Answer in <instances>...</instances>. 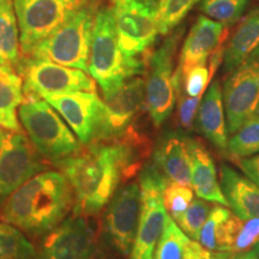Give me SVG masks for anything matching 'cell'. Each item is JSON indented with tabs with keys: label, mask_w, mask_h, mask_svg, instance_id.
Here are the masks:
<instances>
[{
	"label": "cell",
	"mask_w": 259,
	"mask_h": 259,
	"mask_svg": "<svg viewBox=\"0 0 259 259\" xmlns=\"http://www.w3.org/2000/svg\"><path fill=\"white\" fill-rule=\"evenodd\" d=\"M56 166L70 183L77 212L95 215L136 169V156L126 142L99 141L56 162Z\"/></svg>",
	"instance_id": "cell-1"
},
{
	"label": "cell",
	"mask_w": 259,
	"mask_h": 259,
	"mask_svg": "<svg viewBox=\"0 0 259 259\" xmlns=\"http://www.w3.org/2000/svg\"><path fill=\"white\" fill-rule=\"evenodd\" d=\"M72 203V189L61 171H40L10 194L0 216L32 236L46 235L64 221Z\"/></svg>",
	"instance_id": "cell-2"
},
{
	"label": "cell",
	"mask_w": 259,
	"mask_h": 259,
	"mask_svg": "<svg viewBox=\"0 0 259 259\" xmlns=\"http://www.w3.org/2000/svg\"><path fill=\"white\" fill-rule=\"evenodd\" d=\"M144 71V61L127 58L119 47L111 9L99 10L94 25L88 73L99 84L102 93L112 92L125 80Z\"/></svg>",
	"instance_id": "cell-3"
},
{
	"label": "cell",
	"mask_w": 259,
	"mask_h": 259,
	"mask_svg": "<svg viewBox=\"0 0 259 259\" xmlns=\"http://www.w3.org/2000/svg\"><path fill=\"white\" fill-rule=\"evenodd\" d=\"M96 6L87 0L65 23L35 47L30 56L88 72Z\"/></svg>",
	"instance_id": "cell-4"
},
{
	"label": "cell",
	"mask_w": 259,
	"mask_h": 259,
	"mask_svg": "<svg viewBox=\"0 0 259 259\" xmlns=\"http://www.w3.org/2000/svg\"><path fill=\"white\" fill-rule=\"evenodd\" d=\"M18 118L35 149L54 163L80 149L79 139L46 100L29 97L19 106Z\"/></svg>",
	"instance_id": "cell-5"
},
{
	"label": "cell",
	"mask_w": 259,
	"mask_h": 259,
	"mask_svg": "<svg viewBox=\"0 0 259 259\" xmlns=\"http://www.w3.org/2000/svg\"><path fill=\"white\" fill-rule=\"evenodd\" d=\"M119 47L127 58L139 59L158 35V0H111Z\"/></svg>",
	"instance_id": "cell-6"
},
{
	"label": "cell",
	"mask_w": 259,
	"mask_h": 259,
	"mask_svg": "<svg viewBox=\"0 0 259 259\" xmlns=\"http://www.w3.org/2000/svg\"><path fill=\"white\" fill-rule=\"evenodd\" d=\"M169 183L156 168L149 166L139 178L141 212L137 233L128 259H153L157 241L163 232L167 210L163 203V191Z\"/></svg>",
	"instance_id": "cell-7"
},
{
	"label": "cell",
	"mask_w": 259,
	"mask_h": 259,
	"mask_svg": "<svg viewBox=\"0 0 259 259\" xmlns=\"http://www.w3.org/2000/svg\"><path fill=\"white\" fill-rule=\"evenodd\" d=\"M183 30H177L148 59L145 78V108L155 126L167 121L177 101L174 57Z\"/></svg>",
	"instance_id": "cell-8"
},
{
	"label": "cell",
	"mask_w": 259,
	"mask_h": 259,
	"mask_svg": "<svg viewBox=\"0 0 259 259\" xmlns=\"http://www.w3.org/2000/svg\"><path fill=\"white\" fill-rule=\"evenodd\" d=\"M87 0H14L24 57L57 30Z\"/></svg>",
	"instance_id": "cell-9"
},
{
	"label": "cell",
	"mask_w": 259,
	"mask_h": 259,
	"mask_svg": "<svg viewBox=\"0 0 259 259\" xmlns=\"http://www.w3.org/2000/svg\"><path fill=\"white\" fill-rule=\"evenodd\" d=\"M29 97H45L76 92H95L96 84L84 71L47 59L25 57L18 67Z\"/></svg>",
	"instance_id": "cell-10"
},
{
	"label": "cell",
	"mask_w": 259,
	"mask_h": 259,
	"mask_svg": "<svg viewBox=\"0 0 259 259\" xmlns=\"http://www.w3.org/2000/svg\"><path fill=\"white\" fill-rule=\"evenodd\" d=\"M222 94L227 130L233 135L259 112V47L227 76Z\"/></svg>",
	"instance_id": "cell-11"
},
{
	"label": "cell",
	"mask_w": 259,
	"mask_h": 259,
	"mask_svg": "<svg viewBox=\"0 0 259 259\" xmlns=\"http://www.w3.org/2000/svg\"><path fill=\"white\" fill-rule=\"evenodd\" d=\"M84 145L106 139L105 102L95 92H76L45 97Z\"/></svg>",
	"instance_id": "cell-12"
},
{
	"label": "cell",
	"mask_w": 259,
	"mask_h": 259,
	"mask_svg": "<svg viewBox=\"0 0 259 259\" xmlns=\"http://www.w3.org/2000/svg\"><path fill=\"white\" fill-rule=\"evenodd\" d=\"M40 155L23 132L4 135L0 142V203L46 168Z\"/></svg>",
	"instance_id": "cell-13"
},
{
	"label": "cell",
	"mask_w": 259,
	"mask_h": 259,
	"mask_svg": "<svg viewBox=\"0 0 259 259\" xmlns=\"http://www.w3.org/2000/svg\"><path fill=\"white\" fill-rule=\"evenodd\" d=\"M105 234L107 240L122 257H128L137 233L141 212V186L130 183L115 191L107 204Z\"/></svg>",
	"instance_id": "cell-14"
},
{
	"label": "cell",
	"mask_w": 259,
	"mask_h": 259,
	"mask_svg": "<svg viewBox=\"0 0 259 259\" xmlns=\"http://www.w3.org/2000/svg\"><path fill=\"white\" fill-rule=\"evenodd\" d=\"M95 245V229L77 212L45 235L36 250V259H90Z\"/></svg>",
	"instance_id": "cell-15"
},
{
	"label": "cell",
	"mask_w": 259,
	"mask_h": 259,
	"mask_svg": "<svg viewBox=\"0 0 259 259\" xmlns=\"http://www.w3.org/2000/svg\"><path fill=\"white\" fill-rule=\"evenodd\" d=\"M228 27L206 16H199L184 41L179 61L174 71V83H178L187 71L199 64H206L211 54L228 37Z\"/></svg>",
	"instance_id": "cell-16"
},
{
	"label": "cell",
	"mask_w": 259,
	"mask_h": 259,
	"mask_svg": "<svg viewBox=\"0 0 259 259\" xmlns=\"http://www.w3.org/2000/svg\"><path fill=\"white\" fill-rule=\"evenodd\" d=\"M106 105V141L121 136L145 106V83L135 76L112 92L103 94Z\"/></svg>",
	"instance_id": "cell-17"
},
{
	"label": "cell",
	"mask_w": 259,
	"mask_h": 259,
	"mask_svg": "<svg viewBox=\"0 0 259 259\" xmlns=\"http://www.w3.org/2000/svg\"><path fill=\"white\" fill-rule=\"evenodd\" d=\"M225 113L222 89L216 79L209 84L196 118L200 134L221 151H226L228 148V130Z\"/></svg>",
	"instance_id": "cell-18"
},
{
	"label": "cell",
	"mask_w": 259,
	"mask_h": 259,
	"mask_svg": "<svg viewBox=\"0 0 259 259\" xmlns=\"http://www.w3.org/2000/svg\"><path fill=\"white\" fill-rule=\"evenodd\" d=\"M154 167L169 183L191 186L190 139L174 134L162 139L154 153Z\"/></svg>",
	"instance_id": "cell-19"
},
{
	"label": "cell",
	"mask_w": 259,
	"mask_h": 259,
	"mask_svg": "<svg viewBox=\"0 0 259 259\" xmlns=\"http://www.w3.org/2000/svg\"><path fill=\"white\" fill-rule=\"evenodd\" d=\"M220 184L228 205L242 221L259 216V186L227 164L220 168Z\"/></svg>",
	"instance_id": "cell-20"
},
{
	"label": "cell",
	"mask_w": 259,
	"mask_h": 259,
	"mask_svg": "<svg viewBox=\"0 0 259 259\" xmlns=\"http://www.w3.org/2000/svg\"><path fill=\"white\" fill-rule=\"evenodd\" d=\"M191 187L199 198L229 206L221 189L215 162L209 151L197 141L190 139Z\"/></svg>",
	"instance_id": "cell-21"
},
{
	"label": "cell",
	"mask_w": 259,
	"mask_h": 259,
	"mask_svg": "<svg viewBox=\"0 0 259 259\" xmlns=\"http://www.w3.org/2000/svg\"><path fill=\"white\" fill-rule=\"evenodd\" d=\"M242 223L241 219L223 205L213 206L200 229L198 242L209 251L232 253Z\"/></svg>",
	"instance_id": "cell-22"
},
{
	"label": "cell",
	"mask_w": 259,
	"mask_h": 259,
	"mask_svg": "<svg viewBox=\"0 0 259 259\" xmlns=\"http://www.w3.org/2000/svg\"><path fill=\"white\" fill-rule=\"evenodd\" d=\"M213 254L215 252L209 251L186 235L177 222L167 215L153 259H212Z\"/></svg>",
	"instance_id": "cell-23"
},
{
	"label": "cell",
	"mask_w": 259,
	"mask_h": 259,
	"mask_svg": "<svg viewBox=\"0 0 259 259\" xmlns=\"http://www.w3.org/2000/svg\"><path fill=\"white\" fill-rule=\"evenodd\" d=\"M259 47V6L241 19L229 38L223 53V71L226 76L233 72L246 58Z\"/></svg>",
	"instance_id": "cell-24"
},
{
	"label": "cell",
	"mask_w": 259,
	"mask_h": 259,
	"mask_svg": "<svg viewBox=\"0 0 259 259\" xmlns=\"http://www.w3.org/2000/svg\"><path fill=\"white\" fill-rule=\"evenodd\" d=\"M24 83L12 67L0 66V126L21 131L17 108L24 102Z\"/></svg>",
	"instance_id": "cell-25"
},
{
	"label": "cell",
	"mask_w": 259,
	"mask_h": 259,
	"mask_svg": "<svg viewBox=\"0 0 259 259\" xmlns=\"http://www.w3.org/2000/svg\"><path fill=\"white\" fill-rule=\"evenodd\" d=\"M19 29L14 0H0V66L18 67Z\"/></svg>",
	"instance_id": "cell-26"
},
{
	"label": "cell",
	"mask_w": 259,
	"mask_h": 259,
	"mask_svg": "<svg viewBox=\"0 0 259 259\" xmlns=\"http://www.w3.org/2000/svg\"><path fill=\"white\" fill-rule=\"evenodd\" d=\"M0 259H36V248L17 227L0 223Z\"/></svg>",
	"instance_id": "cell-27"
},
{
	"label": "cell",
	"mask_w": 259,
	"mask_h": 259,
	"mask_svg": "<svg viewBox=\"0 0 259 259\" xmlns=\"http://www.w3.org/2000/svg\"><path fill=\"white\" fill-rule=\"evenodd\" d=\"M227 150L235 158L259 154V114L246 120L228 141Z\"/></svg>",
	"instance_id": "cell-28"
},
{
	"label": "cell",
	"mask_w": 259,
	"mask_h": 259,
	"mask_svg": "<svg viewBox=\"0 0 259 259\" xmlns=\"http://www.w3.org/2000/svg\"><path fill=\"white\" fill-rule=\"evenodd\" d=\"M248 2L250 0H202L200 10L206 17L229 27L242 17Z\"/></svg>",
	"instance_id": "cell-29"
},
{
	"label": "cell",
	"mask_w": 259,
	"mask_h": 259,
	"mask_svg": "<svg viewBox=\"0 0 259 259\" xmlns=\"http://www.w3.org/2000/svg\"><path fill=\"white\" fill-rule=\"evenodd\" d=\"M200 0H158L160 35L169 34Z\"/></svg>",
	"instance_id": "cell-30"
},
{
	"label": "cell",
	"mask_w": 259,
	"mask_h": 259,
	"mask_svg": "<svg viewBox=\"0 0 259 259\" xmlns=\"http://www.w3.org/2000/svg\"><path fill=\"white\" fill-rule=\"evenodd\" d=\"M210 203L211 202L199 198V197L193 198L185 211L181 213L179 218L174 220L181 228V231L193 240L198 241L200 229L212 209V205Z\"/></svg>",
	"instance_id": "cell-31"
},
{
	"label": "cell",
	"mask_w": 259,
	"mask_h": 259,
	"mask_svg": "<svg viewBox=\"0 0 259 259\" xmlns=\"http://www.w3.org/2000/svg\"><path fill=\"white\" fill-rule=\"evenodd\" d=\"M213 73L210 72V67L206 64H199L187 71L176 84V94H185L190 97H202L211 83Z\"/></svg>",
	"instance_id": "cell-32"
},
{
	"label": "cell",
	"mask_w": 259,
	"mask_h": 259,
	"mask_svg": "<svg viewBox=\"0 0 259 259\" xmlns=\"http://www.w3.org/2000/svg\"><path fill=\"white\" fill-rule=\"evenodd\" d=\"M194 196L191 186L178 183H168L163 191V203L168 215L176 220L183 213L192 202Z\"/></svg>",
	"instance_id": "cell-33"
},
{
	"label": "cell",
	"mask_w": 259,
	"mask_h": 259,
	"mask_svg": "<svg viewBox=\"0 0 259 259\" xmlns=\"http://www.w3.org/2000/svg\"><path fill=\"white\" fill-rule=\"evenodd\" d=\"M259 241V216L246 220L242 223L240 231L236 236L232 253H241V252L252 250L253 246Z\"/></svg>",
	"instance_id": "cell-34"
},
{
	"label": "cell",
	"mask_w": 259,
	"mask_h": 259,
	"mask_svg": "<svg viewBox=\"0 0 259 259\" xmlns=\"http://www.w3.org/2000/svg\"><path fill=\"white\" fill-rule=\"evenodd\" d=\"M178 114H179L180 124L186 128H191L194 118L197 116L202 97H190L185 94H178Z\"/></svg>",
	"instance_id": "cell-35"
},
{
	"label": "cell",
	"mask_w": 259,
	"mask_h": 259,
	"mask_svg": "<svg viewBox=\"0 0 259 259\" xmlns=\"http://www.w3.org/2000/svg\"><path fill=\"white\" fill-rule=\"evenodd\" d=\"M236 164L244 171L245 176L259 186V154L250 157H244L236 160Z\"/></svg>",
	"instance_id": "cell-36"
},
{
	"label": "cell",
	"mask_w": 259,
	"mask_h": 259,
	"mask_svg": "<svg viewBox=\"0 0 259 259\" xmlns=\"http://www.w3.org/2000/svg\"><path fill=\"white\" fill-rule=\"evenodd\" d=\"M233 259H259L258 255L254 253L253 250H248L245 252H241V253L234 254V258Z\"/></svg>",
	"instance_id": "cell-37"
},
{
	"label": "cell",
	"mask_w": 259,
	"mask_h": 259,
	"mask_svg": "<svg viewBox=\"0 0 259 259\" xmlns=\"http://www.w3.org/2000/svg\"><path fill=\"white\" fill-rule=\"evenodd\" d=\"M234 258V253L231 252H215L212 259H233Z\"/></svg>",
	"instance_id": "cell-38"
},
{
	"label": "cell",
	"mask_w": 259,
	"mask_h": 259,
	"mask_svg": "<svg viewBox=\"0 0 259 259\" xmlns=\"http://www.w3.org/2000/svg\"><path fill=\"white\" fill-rule=\"evenodd\" d=\"M252 250L254 251V253L258 255V258H259V241L257 242V244H255L254 246H253V248H252Z\"/></svg>",
	"instance_id": "cell-39"
},
{
	"label": "cell",
	"mask_w": 259,
	"mask_h": 259,
	"mask_svg": "<svg viewBox=\"0 0 259 259\" xmlns=\"http://www.w3.org/2000/svg\"><path fill=\"white\" fill-rule=\"evenodd\" d=\"M4 135H5V132L3 131V130H0V142H2V139H3V137H4Z\"/></svg>",
	"instance_id": "cell-40"
},
{
	"label": "cell",
	"mask_w": 259,
	"mask_h": 259,
	"mask_svg": "<svg viewBox=\"0 0 259 259\" xmlns=\"http://www.w3.org/2000/svg\"><path fill=\"white\" fill-rule=\"evenodd\" d=\"M258 114H259V112H258Z\"/></svg>",
	"instance_id": "cell-41"
}]
</instances>
